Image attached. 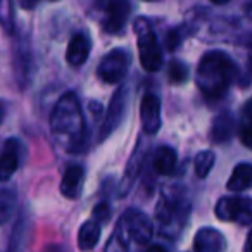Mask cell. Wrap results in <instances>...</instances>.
Returning a JSON list of instances; mask_svg holds the SVG:
<instances>
[{
  "label": "cell",
  "instance_id": "1",
  "mask_svg": "<svg viewBox=\"0 0 252 252\" xmlns=\"http://www.w3.org/2000/svg\"><path fill=\"white\" fill-rule=\"evenodd\" d=\"M85 125V114L76 94L66 92L50 114V133L54 142L69 154H80L87 142Z\"/></svg>",
  "mask_w": 252,
  "mask_h": 252
},
{
  "label": "cell",
  "instance_id": "2",
  "mask_svg": "<svg viewBox=\"0 0 252 252\" xmlns=\"http://www.w3.org/2000/svg\"><path fill=\"white\" fill-rule=\"evenodd\" d=\"M237 67L231 57L221 50L204 54L195 71V83L202 95L209 100H218L233 83Z\"/></svg>",
  "mask_w": 252,
  "mask_h": 252
},
{
  "label": "cell",
  "instance_id": "3",
  "mask_svg": "<svg viewBox=\"0 0 252 252\" xmlns=\"http://www.w3.org/2000/svg\"><path fill=\"white\" fill-rule=\"evenodd\" d=\"M190 214L189 195L180 187H166L159 199L156 218L159 221L161 231L166 237H175L183 226Z\"/></svg>",
  "mask_w": 252,
  "mask_h": 252
},
{
  "label": "cell",
  "instance_id": "4",
  "mask_svg": "<svg viewBox=\"0 0 252 252\" xmlns=\"http://www.w3.org/2000/svg\"><path fill=\"white\" fill-rule=\"evenodd\" d=\"M135 35L138 42V54H140V63L147 73H156L162 67V50L159 45L156 33L152 30L147 18H138L135 21Z\"/></svg>",
  "mask_w": 252,
  "mask_h": 252
},
{
  "label": "cell",
  "instance_id": "5",
  "mask_svg": "<svg viewBox=\"0 0 252 252\" xmlns=\"http://www.w3.org/2000/svg\"><path fill=\"white\" fill-rule=\"evenodd\" d=\"M130 63H131V57L128 50L112 49L111 52L105 54L100 63H98L97 76L100 78L104 83H109V85L121 83V81L125 80L128 69H130Z\"/></svg>",
  "mask_w": 252,
  "mask_h": 252
},
{
  "label": "cell",
  "instance_id": "6",
  "mask_svg": "<svg viewBox=\"0 0 252 252\" xmlns=\"http://www.w3.org/2000/svg\"><path fill=\"white\" fill-rule=\"evenodd\" d=\"M125 237L131 238L137 244H149L154 235L151 218L138 209H128L121 218V223L118 224Z\"/></svg>",
  "mask_w": 252,
  "mask_h": 252
},
{
  "label": "cell",
  "instance_id": "7",
  "mask_svg": "<svg viewBox=\"0 0 252 252\" xmlns=\"http://www.w3.org/2000/svg\"><path fill=\"white\" fill-rule=\"evenodd\" d=\"M214 213L221 221H238L242 224H249L252 223V199L221 197Z\"/></svg>",
  "mask_w": 252,
  "mask_h": 252
},
{
  "label": "cell",
  "instance_id": "8",
  "mask_svg": "<svg viewBox=\"0 0 252 252\" xmlns=\"http://www.w3.org/2000/svg\"><path fill=\"white\" fill-rule=\"evenodd\" d=\"M126 107H128V88L119 87L112 95L111 104H109V109L105 112V118L102 121L100 131H98L100 140H105L109 135H112L118 130L126 116Z\"/></svg>",
  "mask_w": 252,
  "mask_h": 252
},
{
  "label": "cell",
  "instance_id": "9",
  "mask_svg": "<svg viewBox=\"0 0 252 252\" xmlns=\"http://www.w3.org/2000/svg\"><path fill=\"white\" fill-rule=\"evenodd\" d=\"M131 5L121 0H112L102 5V26L107 33H121L130 18Z\"/></svg>",
  "mask_w": 252,
  "mask_h": 252
},
{
  "label": "cell",
  "instance_id": "10",
  "mask_svg": "<svg viewBox=\"0 0 252 252\" xmlns=\"http://www.w3.org/2000/svg\"><path fill=\"white\" fill-rule=\"evenodd\" d=\"M140 123L145 135H156L161 130V100L158 95L145 94L142 97Z\"/></svg>",
  "mask_w": 252,
  "mask_h": 252
},
{
  "label": "cell",
  "instance_id": "11",
  "mask_svg": "<svg viewBox=\"0 0 252 252\" xmlns=\"http://www.w3.org/2000/svg\"><path fill=\"white\" fill-rule=\"evenodd\" d=\"M92 52V38L88 33L78 32L71 36L66 50V61L69 66L80 67L88 61V56Z\"/></svg>",
  "mask_w": 252,
  "mask_h": 252
},
{
  "label": "cell",
  "instance_id": "12",
  "mask_svg": "<svg viewBox=\"0 0 252 252\" xmlns=\"http://www.w3.org/2000/svg\"><path fill=\"white\" fill-rule=\"evenodd\" d=\"M19 156H21V145L16 138H9L2 145L0 152V182H7L19 168Z\"/></svg>",
  "mask_w": 252,
  "mask_h": 252
},
{
  "label": "cell",
  "instance_id": "13",
  "mask_svg": "<svg viewBox=\"0 0 252 252\" xmlns=\"http://www.w3.org/2000/svg\"><path fill=\"white\" fill-rule=\"evenodd\" d=\"M224 247H226V238L220 230L213 226L200 228L193 238L195 252H223Z\"/></svg>",
  "mask_w": 252,
  "mask_h": 252
},
{
  "label": "cell",
  "instance_id": "14",
  "mask_svg": "<svg viewBox=\"0 0 252 252\" xmlns=\"http://www.w3.org/2000/svg\"><path fill=\"white\" fill-rule=\"evenodd\" d=\"M83 180H85V169L80 164H73L66 169L61 182V193L66 199H78L83 189Z\"/></svg>",
  "mask_w": 252,
  "mask_h": 252
},
{
  "label": "cell",
  "instance_id": "15",
  "mask_svg": "<svg viewBox=\"0 0 252 252\" xmlns=\"http://www.w3.org/2000/svg\"><path fill=\"white\" fill-rule=\"evenodd\" d=\"M235 131H237V123H235L233 116L224 112V114H220L218 118H214L213 128H211L213 142H216V144L230 142L233 138Z\"/></svg>",
  "mask_w": 252,
  "mask_h": 252
},
{
  "label": "cell",
  "instance_id": "16",
  "mask_svg": "<svg viewBox=\"0 0 252 252\" xmlns=\"http://www.w3.org/2000/svg\"><path fill=\"white\" fill-rule=\"evenodd\" d=\"M176 161H178V156H176L175 149L162 145L154 152L152 168L158 175H171L176 168Z\"/></svg>",
  "mask_w": 252,
  "mask_h": 252
},
{
  "label": "cell",
  "instance_id": "17",
  "mask_svg": "<svg viewBox=\"0 0 252 252\" xmlns=\"http://www.w3.org/2000/svg\"><path fill=\"white\" fill-rule=\"evenodd\" d=\"M100 223H97L94 220L85 221L80 226V231H78V247L83 252L92 251L98 244V240H100Z\"/></svg>",
  "mask_w": 252,
  "mask_h": 252
},
{
  "label": "cell",
  "instance_id": "18",
  "mask_svg": "<svg viewBox=\"0 0 252 252\" xmlns=\"http://www.w3.org/2000/svg\"><path fill=\"white\" fill-rule=\"evenodd\" d=\"M249 187H252V166L247 164V162H242L233 169V173H231L230 180L226 183V189L230 192L238 193L247 190Z\"/></svg>",
  "mask_w": 252,
  "mask_h": 252
},
{
  "label": "cell",
  "instance_id": "19",
  "mask_svg": "<svg viewBox=\"0 0 252 252\" xmlns=\"http://www.w3.org/2000/svg\"><path fill=\"white\" fill-rule=\"evenodd\" d=\"M18 195L14 189H0V224L7 223L16 213Z\"/></svg>",
  "mask_w": 252,
  "mask_h": 252
},
{
  "label": "cell",
  "instance_id": "20",
  "mask_svg": "<svg viewBox=\"0 0 252 252\" xmlns=\"http://www.w3.org/2000/svg\"><path fill=\"white\" fill-rule=\"evenodd\" d=\"M28 235H30V221L23 214L19 218L18 224L12 233L11 244H9V252H25V245L28 244Z\"/></svg>",
  "mask_w": 252,
  "mask_h": 252
},
{
  "label": "cell",
  "instance_id": "21",
  "mask_svg": "<svg viewBox=\"0 0 252 252\" xmlns=\"http://www.w3.org/2000/svg\"><path fill=\"white\" fill-rule=\"evenodd\" d=\"M214 162H216V156L213 151H200L193 159V169H195L197 178H206L213 169Z\"/></svg>",
  "mask_w": 252,
  "mask_h": 252
},
{
  "label": "cell",
  "instance_id": "22",
  "mask_svg": "<svg viewBox=\"0 0 252 252\" xmlns=\"http://www.w3.org/2000/svg\"><path fill=\"white\" fill-rule=\"evenodd\" d=\"M0 26L5 33H14V4L11 0H0Z\"/></svg>",
  "mask_w": 252,
  "mask_h": 252
},
{
  "label": "cell",
  "instance_id": "23",
  "mask_svg": "<svg viewBox=\"0 0 252 252\" xmlns=\"http://www.w3.org/2000/svg\"><path fill=\"white\" fill-rule=\"evenodd\" d=\"M190 76V71H189V66L182 61H173L169 64V80L173 83H185Z\"/></svg>",
  "mask_w": 252,
  "mask_h": 252
},
{
  "label": "cell",
  "instance_id": "24",
  "mask_svg": "<svg viewBox=\"0 0 252 252\" xmlns=\"http://www.w3.org/2000/svg\"><path fill=\"white\" fill-rule=\"evenodd\" d=\"M105 252H128V244H126V237L121 231V228H116L114 235L109 238L107 247H105Z\"/></svg>",
  "mask_w": 252,
  "mask_h": 252
},
{
  "label": "cell",
  "instance_id": "25",
  "mask_svg": "<svg viewBox=\"0 0 252 252\" xmlns=\"http://www.w3.org/2000/svg\"><path fill=\"white\" fill-rule=\"evenodd\" d=\"M238 135H240V140L245 147L252 149V119L251 118H242L240 125H238Z\"/></svg>",
  "mask_w": 252,
  "mask_h": 252
},
{
  "label": "cell",
  "instance_id": "26",
  "mask_svg": "<svg viewBox=\"0 0 252 252\" xmlns=\"http://www.w3.org/2000/svg\"><path fill=\"white\" fill-rule=\"evenodd\" d=\"M109 218H111V207L107 202H102L98 206H95L94 209V218L92 220L97 221V223H107Z\"/></svg>",
  "mask_w": 252,
  "mask_h": 252
},
{
  "label": "cell",
  "instance_id": "27",
  "mask_svg": "<svg viewBox=\"0 0 252 252\" xmlns=\"http://www.w3.org/2000/svg\"><path fill=\"white\" fill-rule=\"evenodd\" d=\"M182 42V35H180V30H173L169 35H166V47L169 50H175L178 47V43Z\"/></svg>",
  "mask_w": 252,
  "mask_h": 252
},
{
  "label": "cell",
  "instance_id": "28",
  "mask_svg": "<svg viewBox=\"0 0 252 252\" xmlns=\"http://www.w3.org/2000/svg\"><path fill=\"white\" fill-rule=\"evenodd\" d=\"M244 252H252V231L247 235V238H245V244H244Z\"/></svg>",
  "mask_w": 252,
  "mask_h": 252
},
{
  "label": "cell",
  "instance_id": "29",
  "mask_svg": "<svg viewBox=\"0 0 252 252\" xmlns=\"http://www.w3.org/2000/svg\"><path fill=\"white\" fill-rule=\"evenodd\" d=\"M244 116H245V118H251V119H252V98L247 102V104H245V107H244Z\"/></svg>",
  "mask_w": 252,
  "mask_h": 252
},
{
  "label": "cell",
  "instance_id": "30",
  "mask_svg": "<svg viewBox=\"0 0 252 252\" xmlns=\"http://www.w3.org/2000/svg\"><path fill=\"white\" fill-rule=\"evenodd\" d=\"M247 78L252 80V47H251V52H249V59H247Z\"/></svg>",
  "mask_w": 252,
  "mask_h": 252
},
{
  "label": "cell",
  "instance_id": "31",
  "mask_svg": "<svg viewBox=\"0 0 252 252\" xmlns=\"http://www.w3.org/2000/svg\"><path fill=\"white\" fill-rule=\"evenodd\" d=\"M5 112H7V104H5V102H2V100H0V123L4 121V118H5Z\"/></svg>",
  "mask_w": 252,
  "mask_h": 252
},
{
  "label": "cell",
  "instance_id": "32",
  "mask_svg": "<svg viewBox=\"0 0 252 252\" xmlns=\"http://www.w3.org/2000/svg\"><path fill=\"white\" fill-rule=\"evenodd\" d=\"M147 252H168L164 247H161V245H152V247L147 249Z\"/></svg>",
  "mask_w": 252,
  "mask_h": 252
}]
</instances>
